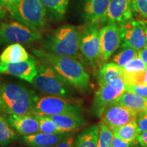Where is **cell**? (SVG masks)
<instances>
[{
	"mask_svg": "<svg viewBox=\"0 0 147 147\" xmlns=\"http://www.w3.org/2000/svg\"><path fill=\"white\" fill-rule=\"evenodd\" d=\"M32 52L40 61L53 67L58 74L71 86L81 91H87L90 83V76L78 59L56 55L43 49L33 50Z\"/></svg>",
	"mask_w": 147,
	"mask_h": 147,
	"instance_id": "cell-1",
	"label": "cell"
},
{
	"mask_svg": "<svg viewBox=\"0 0 147 147\" xmlns=\"http://www.w3.org/2000/svg\"><path fill=\"white\" fill-rule=\"evenodd\" d=\"M80 45V31L70 25H62L47 36L42 42V49L60 56L78 58Z\"/></svg>",
	"mask_w": 147,
	"mask_h": 147,
	"instance_id": "cell-2",
	"label": "cell"
},
{
	"mask_svg": "<svg viewBox=\"0 0 147 147\" xmlns=\"http://www.w3.org/2000/svg\"><path fill=\"white\" fill-rule=\"evenodd\" d=\"M1 96L4 113L18 116L33 114L38 98L33 90L13 83L1 84Z\"/></svg>",
	"mask_w": 147,
	"mask_h": 147,
	"instance_id": "cell-3",
	"label": "cell"
},
{
	"mask_svg": "<svg viewBox=\"0 0 147 147\" xmlns=\"http://www.w3.org/2000/svg\"><path fill=\"white\" fill-rule=\"evenodd\" d=\"M16 21L39 32L47 24V12L40 0H18L6 7Z\"/></svg>",
	"mask_w": 147,
	"mask_h": 147,
	"instance_id": "cell-4",
	"label": "cell"
},
{
	"mask_svg": "<svg viewBox=\"0 0 147 147\" xmlns=\"http://www.w3.org/2000/svg\"><path fill=\"white\" fill-rule=\"evenodd\" d=\"M33 85L42 93L49 95L66 97L71 95V85L58 74L53 67L40 61Z\"/></svg>",
	"mask_w": 147,
	"mask_h": 147,
	"instance_id": "cell-5",
	"label": "cell"
},
{
	"mask_svg": "<svg viewBox=\"0 0 147 147\" xmlns=\"http://www.w3.org/2000/svg\"><path fill=\"white\" fill-rule=\"evenodd\" d=\"M42 39L40 32L32 30L17 21L0 25V45H29Z\"/></svg>",
	"mask_w": 147,
	"mask_h": 147,
	"instance_id": "cell-6",
	"label": "cell"
},
{
	"mask_svg": "<svg viewBox=\"0 0 147 147\" xmlns=\"http://www.w3.org/2000/svg\"><path fill=\"white\" fill-rule=\"evenodd\" d=\"M79 50L83 57L91 65H94L101 59L98 24L87 23L80 31Z\"/></svg>",
	"mask_w": 147,
	"mask_h": 147,
	"instance_id": "cell-7",
	"label": "cell"
},
{
	"mask_svg": "<svg viewBox=\"0 0 147 147\" xmlns=\"http://www.w3.org/2000/svg\"><path fill=\"white\" fill-rule=\"evenodd\" d=\"M65 113H80V108L65 97L49 95L38 97L33 111L34 115L48 117Z\"/></svg>",
	"mask_w": 147,
	"mask_h": 147,
	"instance_id": "cell-8",
	"label": "cell"
},
{
	"mask_svg": "<svg viewBox=\"0 0 147 147\" xmlns=\"http://www.w3.org/2000/svg\"><path fill=\"white\" fill-rule=\"evenodd\" d=\"M146 22L130 19L121 25V47H130L138 51L146 45L145 27Z\"/></svg>",
	"mask_w": 147,
	"mask_h": 147,
	"instance_id": "cell-9",
	"label": "cell"
},
{
	"mask_svg": "<svg viewBox=\"0 0 147 147\" xmlns=\"http://www.w3.org/2000/svg\"><path fill=\"white\" fill-rule=\"evenodd\" d=\"M138 115V114L136 112L115 101L104 108L100 117L102 120L101 122L113 129L128 123L136 121Z\"/></svg>",
	"mask_w": 147,
	"mask_h": 147,
	"instance_id": "cell-10",
	"label": "cell"
},
{
	"mask_svg": "<svg viewBox=\"0 0 147 147\" xmlns=\"http://www.w3.org/2000/svg\"><path fill=\"white\" fill-rule=\"evenodd\" d=\"M125 91V84L121 78H117L109 83L100 86L96 92L93 107L98 117L110 103L115 102Z\"/></svg>",
	"mask_w": 147,
	"mask_h": 147,
	"instance_id": "cell-11",
	"label": "cell"
},
{
	"mask_svg": "<svg viewBox=\"0 0 147 147\" xmlns=\"http://www.w3.org/2000/svg\"><path fill=\"white\" fill-rule=\"evenodd\" d=\"M0 74L17 77L32 83L37 74L36 59L31 57L27 60L18 63H5L0 61Z\"/></svg>",
	"mask_w": 147,
	"mask_h": 147,
	"instance_id": "cell-12",
	"label": "cell"
},
{
	"mask_svg": "<svg viewBox=\"0 0 147 147\" xmlns=\"http://www.w3.org/2000/svg\"><path fill=\"white\" fill-rule=\"evenodd\" d=\"M101 59L106 61L120 47V27L115 23H108L100 31Z\"/></svg>",
	"mask_w": 147,
	"mask_h": 147,
	"instance_id": "cell-13",
	"label": "cell"
},
{
	"mask_svg": "<svg viewBox=\"0 0 147 147\" xmlns=\"http://www.w3.org/2000/svg\"><path fill=\"white\" fill-rule=\"evenodd\" d=\"M132 0H110L106 15V21L120 26L133 16Z\"/></svg>",
	"mask_w": 147,
	"mask_h": 147,
	"instance_id": "cell-14",
	"label": "cell"
},
{
	"mask_svg": "<svg viewBox=\"0 0 147 147\" xmlns=\"http://www.w3.org/2000/svg\"><path fill=\"white\" fill-rule=\"evenodd\" d=\"M7 119L10 125L18 134L24 136H29L40 132L39 121L34 114L25 115H7Z\"/></svg>",
	"mask_w": 147,
	"mask_h": 147,
	"instance_id": "cell-15",
	"label": "cell"
},
{
	"mask_svg": "<svg viewBox=\"0 0 147 147\" xmlns=\"http://www.w3.org/2000/svg\"><path fill=\"white\" fill-rule=\"evenodd\" d=\"M110 0H84V15L87 23L98 24L106 22Z\"/></svg>",
	"mask_w": 147,
	"mask_h": 147,
	"instance_id": "cell-16",
	"label": "cell"
},
{
	"mask_svg": "<svg viewBox=\"0 0 147 147\" xmlns=\"http://www.w3.org/2000/svg\"><path fill=\"white\" fill-rule=\"evenodd\" d=\"M60 133L66 134L78 129L85 123L80 113H65L49 116Z\"/></svg>",
	"mask_w": 147,
	"mask_h": 147,
	"instance_id": "cell-17",
	"label": "cell"
},
{
	"mask_svg": "<svg viewBox=\"0 0 147 147\" xmlns=\"http://www.w3.org/2000/svg\"><path fill=\"white\" fill-rule=\"evenodd\" d=\"M66 135V134H45L42 132L24 136L23 141L29 147H53Z\"/></svg>",
	"mask_w": 147,
	"mask_h": 147,
	"instance_id": "cell-18",
	"label": "cell"
},
{
	"mask_svg": "<svg viewBox=\"0 0 147 147\" xmlns=\"http://www.w3.org/2000/svg\"><path fill=\"white\" fill-rule=\"evenodd\" d=\"M116 102L120 103L138 115L142 112L147 111V98L138 96L130 92L125 91Z\"/></svg>",
	"mask_w": 147,
	"mask_h": 147,
	"instance_id": "cell-19",
	"label": "cell"
},
{
	"mask_svg": "<svg viewBox=\"0 0 147 147\" xmlns=\"http://www.w3.org/2000/svg\"><path fill=\"white\" fill-rule=\"evenodd\" d=\"M30 57L22 45L12 44L6 47L0 55V61L5 63H18Z\"/></svg>",
	"mask_w": 147,
	"mask_h": 147,
	"instance_id": "cell-20",
	"label": "cell"
},
{
	"mask_svg": "<svg viewBox=\"0 0 147 147\" xmlns=\"http://www.w3.org/2000/svg\"><path fill=\"white\" fill-rule=\"evenodd\" d=\"M99 125H94L85 129L77 136L74 147H97Z\"/></svg>",
	"mask_w": 147,
	"mask_h": 147,
	"instance_id": "cell-21",
	"label": "cell"
},
{
	"mask_svg": "<svg viewBox=\"0 0 147 147\" xmlns=\"http://www.w3.org/2000/svg\"><path fill=\"white\" fill-rule=\"evenodd\" d=\"M45 7L47 14L52 17L61 19L65 16L69 0H40Z\"/></svg>",
	"mask_w": 147,
	"mask_h": 147,
	"instance_id": "cell-22",
	"label": "cell"
},
{
	"mask_svg": "<svg viewBox=\"0 0 147 147\" xmlns=\"http://www.w3.org/2000/svg\"><path fill=\"white\" fill-rule=\"evenodd\" d=\"M122 68L117 64L108 63L104 64L99 73V84L104 85L117 78H121Z\"/></svg>",
	"mask_w": 147,
	"mask_h": 147,
	"instance_id": "cell-23",
	"label": "cell"
},
{
	"mask_svg": "<svg viewBox=\"0 0 147 147\" xmlns=\"http://www.w3.org/2000/svg\"><path fill=\"white\" fill-rule=\"evenodd\" d=\"M114 135L123 140L130 143H134L139 136L136 121L128 123L119 127L113 129Z\"/></svg>",
	"mask_w": 147,
	"mask_h": 147,
	"instance_id": "cell-24",
	"label": "cell"
},
{
	"mask_svg": "<svg viewBox=\"0 0 147 147\" xmlns=\"http://www.w3.org/2000/svg\"><path fill=\"white\" fill-rule=\"evenodd\" d=\"M16 138L14 129L10 125L6 116L0 113V146H6Z\"/></svg>",
	"mask_w": 147,
	"mask_h": 147,
	"instance_id": "cell-25",
	"label": "cell"
},
{
	"mask_svg": "<svg viewBox=\"0 0 147 147\" xmlns=\"http://www.w3.org/2000/svg\"><path fill=\"white\" fill-rule=\"evenodd\" d=\"M138 55V51L135 49L130 47H123V49L114 56L113 61L122 68Z\"/></svg>",
	"mask_w": 147,
	"mask_h": 147,
	"instance_id": "cell-26",
	"label": "cell"
},
{
	"mask_svg": "<svg viewBox=\"0 0 147 147\" xmlns=\"http://www.w3.org/2000/svg\"><path fill=\"white\" fill-rule=\"evenodd\" d=\"M114 136L113 130L101 122L99 125V135L97 140V147H112Z\"/></svg>",
	"mask_w": 147,
	"mask_h": 147,
	"instance_id": "cell-27",
	"label": "cell"
},
{
	"mask_svg": "<svg viewBox=\"0 0 147 147\" xmlns=\"http://www.w3.org/2000/svg\"><path fill=\"white\" fill-rule=\"evenodd\" d=\"M39 121L40 132L45 134H59L60 133L56 125L50 117L48 116L36 115ZM64 134V133H63Z\"/></svg>",
	"mask_w": 147,
	"mask_h": 147,
	"instance_id": "cell-28",
	"label": "cell"
},
{
	"mask_svg": "<svg viewBox=\"0 0 147 147\" xmlns=\"http://www.w3.org/2000/svg\"><path fill=\"white\" fill-rule=\"evenodd\" d=\"M146 64L139 57L138 55L129 61L123 67H122V72L127 74L138 73L144 71Z\"/></svg>",
	"mask_w": 147,
	"mask_h": 147,
	"instance_id": "cell-29",
	"label": "cell"
},
{
	"mask_svg": "<svg viewBox=\"0 0 147 147\" xmlns=\"http://www.w3.org/2000/svg\"><path fill=\"white\" fill-rule=\"evenodd\" d=\"M134 12L147 19V0H132Z\"/></svg>",
	"mask_w": 147,
	"mask_h": 147,
	"instance_id": "cell-30",
	"label": "cell"
},
{
	"mask_svg": "<svg viewBox=\"0 0 147 147\" xmlns=\"http://www.w3.org/2000/svg\"><path fill=\"white\" fill-rule=\"evenodd\" d=\"M125 91L147 98V84L125 85Z\"/></svg>",
	"mask_w": 147,
	"mask_h": 147,
	"instance_id": "cell-31",
	"label": "cell"
},
{
	"mask_svg": "<svg viewBox=\"0 0 147 147\" xmlns=\"http://www.w3.org/2000/svg\"><path fill=\"white\" fill-rule=\"evenodd\" d=\"M136 124L139 134L147 131V111L142 112L138 115Z\"/></svg>",
	"mask_w": 147,
	"mask_h": 147,
	"instance_id": "cell-32",
	"label": "cell"
},
{
	"mask_svg": "<svg viewBox=\"0 0 147 147\" xmlns=\"http://www.w3.org/2000/svg\"><path fill=\"white\" fill-rule=\"evenodd\" d=\"M75 142L73 135H65L56 145L53 147H74Z\"/></svg>",
	"mask_w": 147,
	"mask_h": 147,
	"instance_id": "cell-33",
	"label": "cell"
},
{
	"mask_svg": "<svg viewBox=\"0 0 147 147\" xmlns=\"http://www.w3.org/2000/svg\"><path fill=\"white\" fill-rule=\"evenodd\" d=\"M131 144H133V143L125 142V141L123 140L119 137L114 135L113 142H112V147H129Z\"/></svg>",
	"mask_w": 147,
	"mask_h": 147,
	"instance_id": "cell-34",
	"label": "cell"
},
{
	"mask_svg": "<svg viewBox=\"0 0 147 147\" xmlns=\"http://www.w3.org/2000/svg\"><path fill=\"white\" fill-rule=\"evenodd\" d=\"M137 140L142 147H147V131L140 134Z\"/></svg>",
	"mask_w": 147,
	"mask_h": 147,
	"instance_id": "cell-35",
	"label": "cell"
},
{
	"mask_svg": "<svg viewBox=\"0 0 147 147\" xmlns=\"http://www.w3.org/2000/svg\"><path fill=\"white\" fill-rule=\"evenodd\" d=\"M138 54L139 57L144 61L146 65H147V43L143 49L138 51Z\"/></svg>",
	"mask_w": 147,
	"mask_h": 147,
	"instance_id": "cell-36",
	"label": "cell"
},
{
	"mask_svg": "<svg viewBox=\"0 0 147 147\" xmlns=\"http://www.w3.org/2000/svg\"><path fill=\"white\" fill-rule=\"evenodd\" d=\"M7 15V9L5 8L3 0H0V21H1Z\"/></svg>",
	"mask_w": 147,
	"mask_h": 147,
	"instance_id": "cell-37",
	"label": "cell"
},
{
	"mask_svg": "<svg viewBox=\"0 0 147 147\" xmlns=\"http://www.w3.org/2000/svg\"><path fill=\"white\" fill-rule=\"evenodd\" d=\"M18 1V0H3V2H4L5 8H6V7L8 6V5H12L14 4V3H16Z\"/></svg>",
	"mask_w": 147,
	"mask_h": 147,
	"instance_id": "cell-38",
	"label": "cell"
},
{
	"mask_svg": "<svg viewBox=\"0 0 147 147\" xmlns=\"http://www.w3.org/2000/svg\"><path fill=\"white\" fill-rule=\"evenodd\" d=\"M1 84H0V113H4V110H3V103H2V100H1Z\"/></svg>",
	"mask_w": 147,
	"mask_h": 147,
	"instance_id": "cell-39",
	"label": "cell"
},
{
	"mask_svg": "<svg viewBox=\"0 0 147 147\" xmlns=\"http://www.w3.org/2000/svg\"><path fill=\"white\" fill-rule=\"evenodd\" d=\"M144 72H145L144 82H145V84H147V65H146V67H145V69H144Z\"/></svg>",
	"mask_w": 147,
	"mask_h": 147,
	"instance_id": "cell-40",
	"label": "cell"
},
{
	"mask_svg": "<svg viewBox=\"0 0 147 147\" xmlns=\"http://www.w3.org/2000/svg\"><path fill=\"white\" fill-rule=\"evenodd\" d=\"M145 36H146V42L147 43V22L146 24V27H145Z\"/></svg>",
	"mask_w": 147,
	"mask_h": 147,
	"instance_id": "cell-41",
	"label": "cell"
}]
</instances>
